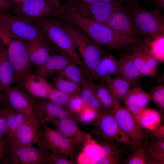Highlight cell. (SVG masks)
Returning <instances> with one entry per match:
<instances>
[{"label":"cell","mask_w":164,"mask_h":164,"mask_svg":"<svg viewBox=\"0 0 164 164\" xmlns=\"http://www.w3.org/2000/svg\"><path fill=\"white\" fill-rule=\"evenodd\" d=\"M129 9L135 28L139 36L153 39L164 35V16L159 10H147L140 7L138 1L130 2Z\"/></svg>","instance_id":"1"},{"label":"cell","mask_w":164,"mask_h":164,"mask_svg":"<svg viewBox=\"0 0 164 164\" xmlns=\"http://www.w3.org/2000/svg\"><path fill=\"white\" fill-rule=\"evenodd\" d=\"M55 18L45 17L36 20L32 23L64 53L73 58L84 70L88 73L70 36L60 21Z\"/></svg>","instance_id":"2"},{"label":"cell","mask_w":164,"mask_h":164,"mask_svg":"<svg viewBox=\"0 0 164 164\" xmlns=\"http://www.w3.org/2000/svg\"><path fill=\"white\" fill-rule=\"evenodd\" d=\"M60 22L70 36L89 75L94 79L95 69L103 55L101 46L85 35L74 25Z\"/></svg>","instance_id":"3"},{"label":"cell","mask_w":164,"mask_h":164,"mask_svg":"<svg viewBox=\"0 0 164 164\" xmlns=\"http://www.w3.org/2000/svg\"><path fill=\"white\" fill-rule=\"evenodd\" d=\"M40 125L35 111L28 114L25 121L9 140L5 153L7 155L8 162H11L15 150L19 146L35 144L40 146Z\"/></svg>","instance_id":"4"},{"label":"cell","mask_w":164,"mask_h":164,"mask_svg":"<svg viewBox=\"0 0 164 164\" xmlns=\"http://www.w3.org/2000/svg\"><path fill=\"white\" fill-rule=\"evenodd\" d=\"M0 26L12 36L24 42L47 39L35 25L18 15L0 12Z\"/></svg>","instance_id":"5"},{"label":"cell","mask_w":164,"mask_h":164,"mask_svg":"<svg viewBox=\"0 0 164 164\" xmlns=\"http://www.w3.org/2000/svg\"><path fill=\"white\" fill-rule=\"evenodd\" d=\"M2 41L3 45L7 47V56L14 69L16 80L21 83L25 76L32 73L33 65L25 42L8 34L3 37Z\"/></svg>","instance_id":"6"},{"label":"cell","mask_w":164,"mask_h":164,"mask_svg":"<svg viewBox=\"0 0 164 164\" xmlns=\"http://www.w3.org/2000/svg\"><path fill=\"white\" fill-rule=\"evenodd\" d=\"M42 126L43 128H41L40 131V147L53 153L67 155L75 160L79 145L56 130L50 127L47 124H44Z\"/></svg>","instance_id":"7"},{"label":"cell","mask_w":164,"mask_h":164,"mask_svg":"<svg viewBox=\"0 0 164 164\" xmlns=\"http://www.w3.org/2000/svg\"><path fill=\"white\" fill-rule=\"evenodd\" d=\"M17 12L31 23L45 17H61L60 9L50 0H24L17 6Z\"/></svg>","instance_id":"8"},{"label":"cell","mask_w":164,"mask_h":164,"mask_svg":"<svg viewBox=\"0 0 164 164\" xmlns=\"http://www.w3.org/2000/svg\"><path fill=\"white\" fill-rule=\"evenodd\" d=\"M96 126L98 132L104 139L116 140L136 149L129 136L119 126L115 118L111 112L102 110L96 119Z\"/></svg>","instance_id":"9"},{"label":"cell","mask_w":164,"mask_h":164,"mask_svg":"<svg viewBox=\"0 0 164 164\" xmlns=\"http://www.w3.org/2000/svg\"><path fill=\"white\" fill-rule=\"evenodd\" d=\"M35 112L40 125L53 124L54 122L67 118L77 120V115L72 113L66 107H64L48 100L36 99Z\"/></svg>","instance_id":"10"},{"label":"cell","mask_w":164,"mask_h":164,"mask_svg":"<svg viewBox=\"0 0 164 164\" xmlns=\"http://www.w3.org/2000/svg\"><path fill=\"white\" fill-rule=\"evenodd\" d=\"M131 1L122 2L112 13L105 25L122 36L130 39H139L129 12V5Z\"/></svg>","instance_id":"11"},{"label":"cell","mask_w":164,"mask_h":164,"mask_svg":"<svg viewBox=\"0 0 164 164\" xmlns=\"http://www.w3.org/2000/svg\"><path fill=\"white\" fill-rule=\"evenodd\" d=\"M71 1L76 10L81 15L104 25L113 11L125 2H100L88 4L74 0Z\"/></svg>","instance_id":"12"},{"label":"cell","mask_w":164,"mask_h":164,"mask_svg":"<svg viewBox=\"0 0 164 164\" xmlns=\"http://www.w3.org/2000/svg\"><path fill=\"white\" fill-rule=\"evenodd\" d=\"M111 112L122 130L130 138L136 149L141 146L144 138L142 127L128 109L119 104Z\"/></svg>","instance_id":"13"},{"label":"cell","mask_w":164,"mask_h":164,"mask_svg":"<svg viewBox=\"0 0 164 164\" xmlns=\"http://www.w3.org/2000/svg\"><path fill=\"white\" fill-rule=\"evenodd\" d=\"M50 151L42 147L37 148L30 145L19 146L15 149L11 163L45 164Z\"/></svg>","instance_id":"14"},{"label":"cell","mask_w":164,"mask_h":164,"mask_svg":"<svg viewBox=\"0 0 164 164\" xmlns=\"http://www.w3.org/2000/svg\"><path fill=\"white\" fill-rule=\"evenodd\" d=\"M4 93L8 104L15 110L27 114L35 111L36 99L22 90L10 87Z\"/></svg>","instance_id":"15"},{"label":"cell","mask_w":164,"mask_h":164,"mask_svg":"<svg viewBox=\"0 0 164 164\" xmlns=\"http://www.w3.org/2000/svg\"><path fill=\"white\" fill-rule=\"evenodd\" d=\"M75 62H76L73 58L64 53L62 54L51 55L43 64L37 66L34 73L46 79L68 65Z\"/></svg>","instance_id":"16"},{"label":"cell","mask_w":164,"mask_h":164,"mask_svg":"<svg viewBox=\"0 0 164 164\" xmlns=\"http://www.w3.org/2000/svg\"><path fill=\"white\" fill-rule=\"evenodd\" d=\"M150 101L149 94L138 85L130 89L123 101L139 123L140 114Z\"/></svg>","instance_id":"17"},{"label":"cell","mask_w":164,"mask_h":164,"mask_svg":"<svg viewBox=\"0 0 164 164\" xmlns=\"http://www.w3.org/2000/svg\"><path fill=\"white\" fill-rule=\"evenodd\" d=\"M77 122L74 119L67 118L55 121L52 124L55 130L61 134L74 141L79 145H82L88 133L79 127Z\"/></svg>","instance_id":"18"},{"label":"cell","mask_w":164,"mask_h":164,"mask_svg":"<svg viewBox=\"0 0 164 164\" xmlns=\"http://www.w3.org/2000/svg\"><path fill=\"white\" fill-rule=\"evenodd\" d=\"M121 60L116 59L108 54L103 55L95 69L94 79L104 82L107 78L112 75L118 76L121 64Z\"/></svg>","instance_id":"19"},{"label":"cell","mask_w":164,"mask_h":164,"mask_svg":"<svg viewBox=\"0 0 164 164\" xmlns=\"http://www.w3.org/2000/svg\"><path fill=\"white\" fill-rule=\"evenodd\" d=\"M47 39H36L25 42L30 60L37 66L43 64L51 55Z\"/></svg>","instance_id":"20"},{"label":"cell","mask_w":164,"mask_h":164,"mask_svg":"<svg viewBox=\"0 0 164 164\" xmlns=\"http://www.w3.org/2000/svg\"><path fill=\"white\" fill-rule=\"evenodd\" d=\"M47 83L46 79L31 73L25 76L21 83L29 95L38 98L47 99Z\"/></svg>","instance_id":"21"},{"label":"cell","mask_w":164,"mask_h":164,"mask_svg":"<svg viewBox=\"0 0 164 164\" xmlns=\"http://www.w3.org/2000/svg\"><path fill=\"white\" fill-rule=\"evenodd\" d=\"M121 64L119 76L128 82L133 87L138 85L142 77L134 63L130 54H120Z\"/></svg>","instance_id":"22"},{"label":"cell","mask_w":164,"mask_h":164,"mask_svg":"<svg viewBox=\"0 0 164 164\" xmlns=\"http://www.w3.org/2000/svg\"><path fill=\"white\" fill-rule=\"evenodd\" d=\"M15 80V71L3 45L0 50V87L4 92Z\"/></svg>","instance_id":"23"},{"label":"cell","mask_w":164,"mask_h":164,"mask_svg":"<svg viewBox=\"0 0 164 164\" xmlns=\"http://www.w3.org/2000/svg\"><path fill=\"white\" fill-rule=\"evenodd\" d=\"M94 81L90 77L86 79L81 86L80 96L87 106L95 109L99 113L102 109L96 94V84Z\"/></svg>","instance_id":"24"},{"label":"cell","mask_w":164,"mask_h":164,"mask_svg":"<svg viewBox=\"0 0 164 164\" xmlns=\"http://www.w3.org/2000/svg\"><path fill=\"white\" fill-rule=\"evenodd\" d=\"M104 83L119 102L123 101L130 89V84L119 76L115 78L108 77L104 80Z\"/></svg>","instance_id":"25"},{"label":"cell","mask_w":164,"mask_h":164,"mask_svg":"<svg viewBox=\"0 0 164 164\" xmlns=\"http://www.w3.org/2000/svg\"><path fill=\"white\" fill-rule=\"evenodd\" d=\"M142 44H133L130 55L142 77L148 76L153 78L156 76L157 72L150 68L147 64L143 54Z\"/></svg>","instance_id":"26"},{"label":"cell","mask_w":164,"mask_h":164,"mask_svg":"<svg viewBox=\"0 0 164 164\" xmlns=\"http://www.w3.org/2000/svg\"><path fill=\"white\" fill-rule=\"evenodd\" d=\"M55 73L80 86L87 77H91L76 62L68 65Z\"/></svg>","instance_id":"27"},{"label":"cell","mask_w":164,"mask_h":164,"mask_svg":"<svg viewBox=\"0 0 164 164\" xmlns=\"http://www.w3.org/2000/svg\"><path fill=\"white\" fill-rule=\"evenodd\" d=\"M95 92L102 110L111 112L119 104L104 82L96 84Z\"/></svg>","instance_id":"28"},{"label":"cell","mask_w":164,"mask_h":164,"mask_svg":"<svg viewBox=\"0 0 164 164\" xmlns=\"http://www.w3.org/2000/svg\"><path fill=\"white\" fill-rule=\"evenodd\" d=\"M139 122L142 127L149 130L153 131L160 125V114L156 111L145 108L140 114Z\"/></svg>","instance_id":"29"},{"label":"cell","mask_w":164,"mask_h":164,"mask_svg":"<svg viewBox=\"0 0 164 164\" xmlns=\"http://www.w3.org/2000/svg\"><path fill=\"white\" fill-rule=\"evenodd\" d=\"M82 146V152L89 157L92 164H95L97 160L103 156L101 145L92 139L90 134H87Z\"/></svg>","instance_id":"30"},{"label":"cell","mask_w":164,"mask_h":164,"mask_svg":"<svg viewBox=\"0 0 164 164\" xmlns=\"http://www.w3.org/2000/svg\"><path fill=\"white\" fill-rule=\"evenodd\" d=\"M56 88L61 91L71 96L81 95V88L78 84L57 75L52 78Z\"/></svg>","instance_id":"31"},{"label":"cell","mask_w":164,"mask_h":164,"mask_svg":"<svg viewBox=\"0 0 164 164\" xmlns=\"http://www.w3.org/2000/svg\"><path fill=\"white\" fill-rule=\"evenodd\" d=\"M47 83V99L61 106L66 107L72 96L54 87L49 82Z\"/></svg>","instance_id":"32"},{"label":"cell","mask_w":164,"mask_h":164,"mask_svg":"<svg viewBox=\"0 0 164 164\" xmlns=\"http://www.w3.org/2000/svg\"><path fill=\"white\" fill-rule=\"evenodd\" d=\"M149 51L159 62L164 61V35L153 39L148 44Z\"/></svg>","instance_id":"33"},{"label":"cell","mask_w":164,"mask_h":164,"mask_svg":"<svg viewBox=\"0 0 164 164\" xmlns=\"http://www.w3.org/2000/svg\"><path fill=\"white\" fill-rule=\"evenodd\" d=\"M3 109L8 128L7 137L9 140L18 128L15 117V110L8 104L4 107Z\"/></svg>","instance_id":"34"},{"label":"cell","mask_w":164,"mask_h":164,"mask_svg":"<svg viewBox=\"0 0 164 164\" xmlns=\"http://www.w3.org/2000/svg\"><path fill=\"white\" fill-rule=\"evenodd\" d=\"M125 161L128 164H145L149 163L144 147L141 146L135 149Z\"/></svg>","instance_id":"35"},{"label":"cell","mask_w":164,"mask_h":164,"mask_svg":"<svg viewBox=\"0 0 164 164\" xmlns=\"http://www.w3.org/2000/svg\"><path fill=\"white\" fill-rule=\"evenodd\" d=\"M99 113L95 109L86 105L77 115V121L83 124H88L97 119Z\"/></svg>","instance_id":"36"},{"label":"cell","mask_w":164,"mask_h":164,"mask_svg":"<svg viewBox=\"0 0 164 164\" xmlns=\"http://www.w3.org/2000/svg\"><path fill=\"white\" fill-rule=\"evenodd\" d=\"M150 100L152 101L160 110L164 108V86H158L152 89L149 94Z\"/></svg>","instance_id":"37"},{"label":"cell","mask_w":164,"mask_h":164,"mask_svg":"<svg viewBox=\"0 0 164 164\" xmlns=\"http://www.w3.org/2000/svg\"><path fill=\"white\" fill-rule=\"evenodd\" d=\"M104 139V142L100 143L102 149L103 157L114 159L120 161V154L118 149L111 142V140Z\"/></svg>","instance_id":"38"},{"label":"cell","mask_w":164,"mask_h":164,"mask_svg":"<svg viewBox=\"0 0 164 164\" xmlns=\"http://www.w3.org/2000/svg\"><path fill=\"white\" fill-rule=\"evenodd\" d=\"M80 95L72 96L66 107L77 116L86 106Z\"/></svg>","instance_id":"39"},{"label":"cell","mask_w":164,"mask_h":164,"mask_svg":"<svg viewBox=\"0 0 164 164\" xmlns=\"http://www.w3.org/2000/svg\"><path fill=\"white\" fill-rule=\"evenodd\" d=\"M76 163L75 160H72L67 155L53 153L50 152L47 160V164H74Z\"/></svg>","instance_id":"40"},{"label":"cell","mask_w":164,"mask_h":164,"mask_svg":"<svg viewBox=\"0 0 164 164\" xmlns=\"http://www.w3.org/2000/svg\"><path fill=\"white\" fill-rule=\"evenodd\" d=\"M3 108L0 109V140H3L4 139V136H7L8 131L7 125Z\"/></svg>","instance_id":"41"},{"label":"cell","mask_w":164,"mask_h":164,"mask_svg":"<svg viewBox=\"0 0 164 164\" xmlns=\"http://www.w3.org/2000/svg\"><path fill=\"white\" fill-rule=\"evenodd\" d=\"M28 114L15 110V117L18 128L25 121Z\"/></svg>","instance_id":"42"},{"label":"cell","mask_w":164,"mask_h":164,"mask_svg":"<svg viewBox=\"0 0 164 164\" xmlns=\"http://www.w3.org/2000/svg\"><path fill=\"white\" fill-rule=\"evenodd\" d=\"M9 142L7 138L0 140V161L5 157L6 147Z\"/></svg>","instance_id":"43"},{"label":"cell","mask_w":164,"mask_h":164,"mask_svg":"<svg viewBox=\"0 0 164 164\" xmlns=\"http://www.w3.org/2000/svg\"><path fill=\"white\" fill-rule=\"evenodd\" d=\"M149 135L152 138H164V126H159Z\"/></svg>","instance_id":"44"},{"label":"cell","mask_w":164,"mask_h":164,"mask_svg":"<svg viewBox=\"0 0 164 164\" xmlns=\"http://www.w3.org/2000/svg\"><path fill=\"white\" fill-rule=\"evenodd\" d=\"M77 162L80 164H92L91 160L89 157L82 152L78 156Z\"/></svg>","instance_id":"45"},{"label":"cell","mask_w":164,"mask_h":164,"mask_svg":"<svg viewBox=\"0 0 164 164\" xmlns=\"http://www.w3.org/2000/svg\"><path fill=\"white\" fill-rule=\"evenodd\" d=\"M12 6V3L8 0H0V12H5Z\"/></svg>","instance_id":"46"},{"label":"cell","mask_w":164,"mask_h":164,"mask_svg":"<svg viewBox=\"0 0 164 164\" xmlns=\"http://www.w3.org/2000/svg\"><path fill=\"white\" fill-rule=\"evenodd\" d=\"M80 2L85 4H92L100 2H122L129 1L131 0H74Z\"/></svg>","instance_id":"47"},{"label":"cell","mask_w":164,"mask_h":164,"mask_svg":"<svg viewBox=\"0 0 164 164\" xmlns=\"http://www.w3.org/2000/svg\"><path fill=\"white\" fill-rule=\"evenodd\" d=\"M152 4L154 9H164V0H153Z\"/></svg>","instance_id":"48"},{"label":"cell","mask_w":164,"mask_h":164,"mask_svg":"<svg viewBox=\"0 0 164 164\" xmlns=\"http://www.w3.org/2000/svg\"><path fill=\"white\" fill-rule=\"evenodd\" d=\"M8 104L5 97L4 92L0 87V109Z\"/></svg>","instance_id":"49"},{"label":"cell","mask_w":164,"mask_h":164,"mask_svg":"<svg viewBox=\"0 0 164 164\" xmlns=\"http://www.w3.org/2000/svg\"><path fill=\"white\" fill-rule=\"evenodd\" d=\"M59 9H61L62 5L60 0H50Z\"/></svg>","instance_id":"50"},{"label":"cell","mask_w":164,"mask_h":164,"mask_svg":"<svg viewBox=\"0 0 164 164\" xmlns=\"http://www.w3.org/2000/svg\"><path fill=\"white\" fill-rule=\"evenodd\" d=\"M13 0L16 1V2H21L24 1V0Z\"/></svg>","instance_id":"51"},{"label":"cell","mask_w":164,"mask_h":164,"mask_svg":"<svg viewBox=\"0 0 164 164\" xmlns=\"http://www.w3.org/2000/svg\"><path fill=\"white\" fill-rule=\"evenodd\" d=\"M3 45V44L0 43V50L2 46Z\"/></svg>","instance_id":"52"},{"label":"cell","mask_w":164,"mask_h":164,"mask_svg":"<svg viewBox=\"0 0 164 164\" xmlns=\"http://www.w3.org/2000/svg\"><path fill=\"white\" fill-rule=\"evenodd\" d=\"M135 0L137 1H138L139 0Z\"/></svg>","instance_id":"53"}]
</instances>
